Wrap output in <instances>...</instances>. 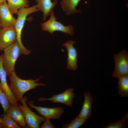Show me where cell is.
Listing matches in <instances>:
<instances>
[{
	"mask_svg": "<svg viewBox=\"0 0 128 128\" xmlns=\"http://www.w3.org/2000/svg\"><path fill=\"white\" fill-rule=\"evenodd\" d=\"M9 76L10 82L9 87L17 102L21 101L23 95L27 91L38 86H46L42 83L38 82L41 78L34 80L23 79L17 76L15 71Z\"/></svg>",
	"mask_w": 128,
	"mask_h": 128,
	"instance_id": "cell-1",
	"label": "cell"
},
{
	"mask_svg": "<svg viewBox=\"0 0 128 128\" xmlns=\"http://www.w3.org/2000/svg\"><path fill=\"white\" fill-rule=\"evenodd\" d=\"M3 65L7 76L15 71V63L22 54L21 49L17 40L3 50Z\"/></svg>",
	"mask_w": 128,
	"mask_h": 128,
	"instance_id": "cell-2",
	"label": "cell"
},
{
	"mask_svg": "<svg viewBox=\"0 0 128 128\" xmlns=\"http://www.w3.org/2000/svg\"><path fill=\"white\" fill-rule=\"evenodd\" d=\"M39 11L36 5L27 8H23L19 9L18 12V17L16 19L14 28L17 35V40L21 48L22 55H25L29 54L31 50L26 48L23 45L21 40V34L27 17L29 14Z\"/></svg>",
	"mask_w": 128,
	"mask_h": 128,
	"instance_id": "cell-3",
	"label": "cell"
},
{
	"mask_svg": "<svg viewBox=\"0 0 128 128\" xmlns=\"http://www.w3.org/2000/svg\"><path fill=\"white\" fill-rule=\"evenodd\" d=\"M27 98L23 97L21 101L22 105L19 104L18 106L22 111L26 124V128H39L40 124L46 120L44 117L38 115L32 111L27 104Z\"/></svg>",
	"mask_w": 128,
	"mask_h": 128,
	"instance_id": "cell-4",
	"label": "cell"
},
{
	"mask_svg": "<svg viewBox=\"0 0 128 128\" xmlns=\"http://www.w3.org/2000/svg\"><path fill=\"white\" fill-rule=\"evenodd\" d=\"M54 11L50 15V19L41 24L42 30L47 31L53 35L55 31H59L68 34L72 36L74 34L73 27L71 25L65 26L56 20L57 18L54 16Z\"/></svg>",
	"mask_w": 128,
	"mask_h": 128,
	"instance_id": "cell-5",
	"label": "cell"
},
{
	"mask_svg": "<svg viewBox=\"0 0 128 128\" xmlns=\"http://www.w3.org/2000/svg\"><path fill=\"white\" fill-rule=\"evenodd\" d=\"M113 58L115 68L112 76L119 79L120 77L128 74V53L123 50L117 54H114Z\"/></svg>",
	"mask_w": 128,
	"mask_h": 128,
	"instance_id": "cell-6",
	"label": "cell"
},
{
	"mask_svg": "<svg viewBox=\"0 0 128 128\" xmlns=\"http://www.w3.org/2000/svg\"><path fill=\"white\" fill-rule=\"evenodd\" d=\"M74 90L73 88H69L61 93L53 95L50 97L46 98L41 97L38 98L37 100L39 102L50 101H52L51 103H61L67 106L72 107L73 99L75 97Z\"/></svg>",
	"mask_w": 128,
	"mask_h": 128,
	"instance_id": "cell-7",
	"label": "cell"
},
{
	"mask_svg": "<svg viewBox=\"0 0 128 128\" xmlns=\"http://www.w3.org/2000/svg\"><path fill=\"white\" fill-rule=\"evenodd\" d=\"M34 104V102L32 101H30L27 103L30 108L34 109L46 119H59L64 112V109L61 107H44L35 105Z\"/></svg>",
	"mask_w": 128,
	"mask_h": 128,
	"instance_id": "cell-8",
	"label": "cell"
},
{
	"mask_svg": "<svg viewBox=\"0 0 128 128\" xmlns=\"http://www.w3.org/2000/svg\"><path fill=\"white\" fill-rule=\"evenodd\" d=\"M3 54L0 55V87L7 98L10 104L14 106H18L17 102L8 84L7 76L3 65Z\"/></svg>",
	"mask_w": 128,
	"mask_h": 128,
	"instance_id": "cell-9",
	"label": "cell"
},
{
	"mask_svg": "<svg viewBox=\"0 0 128 128\" xmlns=\"http://www.w3.org/2000/svg\"><path fill=\"white\" fill-rule=\"evenodd\" d=\"M17 40V33L14 27H0V51H3Z\"/></svg>",
	"mask_w": 128,
	"mask_h": 128,
	"instance_id": "cell-10",
	"label": "cell"
},
{
	"mask_svg": "<svg viewBox=\"0 0 128 128\" xmlns=\"http://www.w3.org/2000/svg\"><path fill=\"white\" fill-rule=\"evenodd\" d=\"M75 43V41L68 40L66 42L62 44L63 46L66 48L67 51V68L68 70L74 71L78 68V54L76 49L73 46Z\"/></svg>",
	"mask_w": 128,
	"mask_h": 128,
	"instance_id": "cell-11",
	"label": "cell"
},
{
	"mask_svg": "<svg viewBox=\"0 0 128 128\" xmlns=\"http://www.w3.org/2000/svg\"><path fill=\"white\" fill-rule=\"evenodd\" d=\"M12 14L7 2L0 5V21L1 28L14 27L16 19Z\"/></svg>",
	"mask_w": 128,
	"mask_h": 128,
	"instance_id": "cell-12",
	"label": "cell"
},
{
	"mask_svg": "<svg viewBox=\"0 0 128 128\" xmlns=\"http://www.w3.org/2000/svg\"><path fill=\"white\" fill-rule=\"evenodd\" d=\"M35 1L37 3L36 5L37 8L43 13L44 20L50 15L53 12V9L58 3L57 0H54L53 2L51 0H35Z\"/></svg>",
	"mask_w": 128,
	"mask_h": 128,
	"instance_id": "cell-13",
	"label": "cell"
},
{
	"mask_svg": "<svg viewBox=\"0 0 128 128\" xmlns=\"http://www.w3.org/2000/svg\"><path fill=\"white\" fill-rule=\"evenodd\" d=\"M5 113L11 118L21 127L26 128L23 113L18 106H14L10 105L9 108Z\"/></svg>",
	"mask_w": 128,
	"mask_h": 128,
	"instance_id": "cell-14",
	"label": "cell"
},
{
	"mask_svg": "<svg viewBox=\"0 0 128 128\" xmlns=\"http://www.w3.org/2000/svg\"><path fill=\"white\" fill-rule=\"evenodd\" d=\"M83 96V103L81 111L78 115L87 120L91 115L92 97L89 91L85 92Z\"/></svg>",
	"mask_w": 128,
	"mask_h": 128,
	"instance_id": "cell-15",
	"label": "cell"
},
{
	"mask_svg": "<svg viewBox=\"0 0 128 128\" xmlns=\"http://www.w3.org/2000/svg\"><path fill=\"white\" fill-rule=\"evenodd\" d=\"M81 0H62L59 3L63 10L66 15H69L80 12L76 7Z\"/></svg>",
	"mask_w": 128,
	"mask_h": 128,
	"instance_id": "cell-16",
	"label": "cell"
},
{
	"mask_svg": "<svg viewBox=\"0 0 128 128\" xmlns=\"http://www.w3.org/2000/svg\"><path fill=\"white\" fill-rule=\"evenodd\" d=\"M10 10L12 14H17L18 10L22 8L29 7L28 0H6Z\"/></svg>",
	"mask_w": 128,
	"mask_h": 128,
	"instance_id": "cell-17",
	"label": "cell"
},
{
	"mask_svg": "<svg viewBox=\"0 0 128 128\" xmlns=\"http://www.w3.org/2000/svg\"><path fill=\"white\" fill-rule=\"evenodd\" d=\"M117 84L118 94L121 97H128V74L119 78Z\"/></svg>",
	"mask_w": 128,
	"mask_h": 128,
	"instance_id": "cell-18",
	"label": "cell"
},
{
	"mask_svg": "<svg viewBox=\"0 0 128 128\" xmlns=\"http://www.w3.org/2000/svg\"><path fill=\"white\" fill-rule=\"evenodd\" d=\"M0 123L2 128H21L11 118L5 113L0 118Z\"/></svg>",
	"mask_w": 128,
	"mask_h": 128,
	"instance_id": "cell-19",
	"label": "cell"
},
{
	"mask_svg": "<svg viewBox=\"0 0 128 128\" xmlns=\"http://www.w3.org/2000/svg\"><path fill=\"white\" fill-rule=\"evenodd\" d=\"M87 120L78 115L70 123L64 125L63 128H78L83 125Z\"/></svg>",
	"mask_w": 128,
	"mask_h": 128,
	"instance_id": "cell-20",
	"label": "cell"
},
{
	"mask_svg": "<svg viewBox=\"0 0 128 128\" xmlns=\"http://www.w3.org/2000/svg\"><path fill=\"white\" fill-rule=\"evenodd\" d=\"M128 118V112L120 120L110 123L103 128H124L126 127V121Z\"/></svg>",
	"mask_w": 128,
	"mask_h": 128,
	"instance_id": "cell-21",
	"label": "cell"
},
{
	"mask_svg": "<svg viewBox=\"0 0 128 128\" xmlns=\"http://www.w3.org/2000/svg\"><path fill=\"white\" fill-rule=\"evenodd\" d=\"M0 103L3 108L5 113L9 108L10 104L9 101L0 87Z\"/></svg>",
	"mask_w": 128,
	"mask_h": 128,
	"instance_id": "cell-22",
	"label": "cell"
},
{
	"mask_svg": "<svg viewBox=\"0 0 128 128\" xmlns=\"http://www.w3.org/2000/svg\"><path fill=\"white\" fill-rule=\"evenodd\" d=\"M43 123V124L41 127V128H55L50 119H46V120Z\"/></svg>",
	"mask_w": 128,
	"mask_h": 128,
	"instance_id": "cell-23",
	"label": "cell"
},
{
	"mask_svg": "<svg viewBox=\"0 0 128 128\" xmlns=\"http://www.w3.org/2000/svg\"><path fill=\"white\" fill-rule=\"evenodd\" d=\"M5 2H7L6 0H0V5Z\"/></svg>",
	"mask_w": 128,
	"mask_h": 128,
	"instance_id": "cell-24",
	"label": "cell"
},
{
	"mask_svg": "<svg viewBox=\"0 0 128 128\" xmlns=\"http://www.w3.org/2000/svg\"><path fill=\"white\" fill-rule=\"evenodd\" d=\"M0 128H2V127L1 126V125L0 123Z\"/></svg>",
	"mask_w": 128,
	"mask_h": 128,
	"instance_id": "cell-25",
	"label": "cell"
},
{
	"mask_svg": "<svg viewBox=\"0 0 128 128\" xmlns=\"http://www.w3.org/2000/svg\"><path fill=\"white\" fill-rule=\"evenodd\" d=\"M0 27H1V23L0 22Z\"/></svg>",
	"mask_w": 128,
	"mask_h": 128,
	"instance_id": "cell-26",
	"label": "cell"
}]
</instances>
